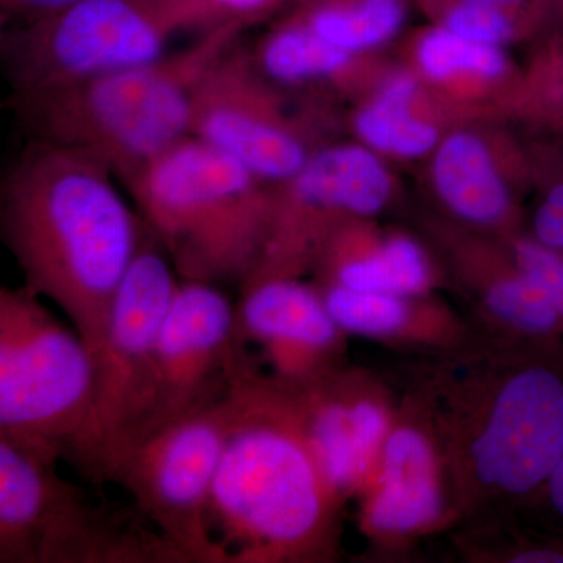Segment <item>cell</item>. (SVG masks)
Instances as JSON below:
<instances>
[{
  "instance_id": "obj_18",
  "label": "cell",
  "mask_w": 563,
  "mask_h": 563,
  "mask_svg": "<svg viewBox=\"0 0 563 563\" xmlns=\"http://www.w3.org/2000/svg\"><path fill=\"white\" fill-rule=\"evenodd\" d=\"M317 288L347 335L409 352L413 357L453 350L479 332L466 314L432 295H391L336 285Z\"/></svg>"
},
{
  "instance_id": "obj_25",
  "label": "cell",
  "mask_w": 563,
  "mask_h": 563,
  "mask_svg": "<svg viewBox=\"0 0 563 563\" xmlns=\"http://www.w3.org/2000/svg\"><path fill=\"white\" fill-rule=\"evenodd\" d=\"M417 62L422 74L435 81L455 76L498 79L509 66L501 47L463 38L443 25L426 32L418 41Z\"/></svg>"
},
{
  "instance_id": "obj_5",
  "label": "cell",
  "mask_w": 563,
  "mask_h": 563,
  "mask_svg": "<svg viewBox=\"0 0 563 563\" xmlns=\"http://www.w3.org/2000/svg\"><path fill=\"white\" fill-rule=\"evenodd\" d=\"M125 187L180 280L242 287L257 268L273 184L231 155L188 135Z\"/></svg>"
},
{
  "instance_id": "obj_32",
  "label": "cell",
  "mask_w": 563,
  "mask_h": 563,
  "mask_svg": "<svg viewBox=\"0 0 563 563\" xmlns=\"http://www.w3.org/2000/svg\"><path fill=\"white\" fill-rule=\"evenodd\" d=\"M473 2L488 3V5L503 7V9L525 10L532 0H473Z\"/></svg>"
},
{
  "instance_id": "obj_11",
  "label": "cell",
  "mask_w": 563,
  "mask_h": 563,
  "mask_svg": "<svg viewBox=\"0 0 563 563\" xmlns=\"http://www.w3.org/2000/svg\"><path fill=\"white\" fill-rule=\"evenodd\" d=\"M357 501L368 558L379 561L406 558L422 540L459 523L442 451L402 391L376 473Z\"/></svg>"
},
{
  "instance_id": "obj_29",
  "label": "cell",
  "mask_w": 563,
  "mask_h": 563,
  "mask_svg": "<svg viewBox=\"0 0 563 563\" xmlns=\"http://www.w3.org/2000/svg\"><path fill=\"white\" fill-rule=\"evenodd\" d=\"M532 236L540 243L563 252V181L553 185L537 207Z\"/></svg>"
},
{
  "instance_id": "obj_12",
  "label": "cell",
  "mask_w": 563,
  "mask_h": 563,
  "mask_svg": "<svg viewBox=\"0 0 563 563\" xmlns=\"http://www.w3.org/2000/svg\"><path fill=\"white\" fill-rule=\"evenodd\" d=\"M235 322L218 285L179 282L158 336L150 406L131 442L231 395L244 366Z\"/></svg>"
},
{
  "instance_id": "obj_20",
  "label": "cell",
  "mask_w": 563,
  "mask_h": 563,
  "mask_svg": "<svg viewBox=\"0 0 563 563\" xmlns=\"http://www.w3.org/2000/svg\"><path fill=\"white\" fill-rule=\"evenodd\" d=\"M433 152V188L455 220L481 231L510 225L512 196L479 136L454 132Z\"/></svg>"
},
{
  "instance_id": "obj_15",
  "label": "cell",
  "mask_w": 563,
  "mask_h": 563,
  "mask_svg": "<svg viewBox=\"0 0 563 563\" xmlns=\"http://www.w3.org/2000/svg\"><path fill=\"white\" fill-rule=\"evenodd\" d=\"M391 190L390 174L365 144L322 147L301 172L273 184L269 247L285 261L310 263L344 222L380 213Z\"/></svg>"
},
{
  "instance_id": "obj_17",
  "label": "cell",
  "mask_w": 563,
  "mask_h": 563,
  "mask_svg": "<svg viewBox=\"0 0 563 563\" xmlns=\"http://www.w3.org/2000/svg\"><path fill=\"white\" fill-rule=\"evenodd\" d=\"M468 314L479 331L518 342L563 344V320L550 299L503 250L483 243L454 246Z\"/></svg>"
},
{
  "instance_id": "obj_14",
  "label": "cell",
  "mask_w": 563,
  "mask_h": 563,
  "mask_svg": "<svg viewBox=\"0 0 563 563\" xmlns=\"http://www.w3.org/2000/svg\"><path fill=\"white\" fill-rule=\"evenodd\" d=\"M282 385L322 477L346 506L372 483L398 413L399 391L379 374L350 363L312 383Z\"/></svg>"
},
{
  "instance_id": "obj_2",
  "label": "cell",
  "mask_w": 563,
  "mask_h": 563,
  "mask_svg": "<svg viewBox=\"0 0 563 563\" xmlns=\"http://www.w3.org/2000/svg\"><path fill=\"white\" fill-rule=\"evenodd\" d=\"M113 173L81 152L32 140L0 188V229L24 285L101 350L111 307L147 229Z\"/></svg>"
},
{
  "instance_id": "obj_4",
  "label": "cell",
  "mask_w": 563,
  "mask_h": 563,
  "mask_svg": "<svg viewBox=\"0 0 563 563\" xmlns=\"http://www.w3.org/2000/svg\"><path fill=\"white\" fill-rule=\"evenodd\" d=\"M243 27L201 33L157 60L60 87L13 92L10 103L32 140L81 152L128 185L154 158L190 135L192 96L211 63Z\"/></svg>"
},
{
  "instance_id": "obj_13",
  "label": "cell",
  "mask_w": 563,
  "mask_h": 563,
  "mask_svg": "<svg viewBox=\"0 0 563 563\" xmlns=\"http://www.w3.org/2000/svg\"><path fill=\"white\" fill-rule=\"evenodd\" d=\"M273 84L254 55L235 44L196 87L190 135L279 184L301 172L313 152L282 111Z\"/></svg>"
},
{
  "instance_id": "obj_30",
  "label": "cell",
  "mask_w": 563,
  "mask_h": 563,
  "mask_svg": "<svg viewBox=\"0 0 563 563\" xmlns=\"http://www.w3.org/2000/svg\"><path fill=\"white\" fill-rule=\"evenodd\" d=\"M77 2L80 0H0V5H2L3 20L24 24V22L49 16Z\"/></svg>"
},
{
  "instance_id": "obj_1",
  "label": "cell",
  "mask_w": 563,
  "mask_h": 563,
  "mask_svg": "<svg viewBox=\"0 0 563 563\" xmlns=\"http://www.w3.org/2000/svg\"><path fill=\"white\" fill-rule=\"evenodd\" d=\"M401 391L442 451L457 526L542 507L563 454V344L479 331L453 350L415 355Z\"/></svg>"
},
{
  "instance_id": "obj_23",
  "label": "cell",
  "mask_w": 563,
  "mask_h": 563,
  "mask_svg": "<svg viewBox=\"0 0 563 563\" xmlns=\"http://www.w3.org/2000/svg\"><path fill=\"white\" fill-rule=\"evenodd\" d=\"M417 91V80L409 74L388 80L352 121L362 143L374 152L401 158H418L435 151L439 132L410 110Z\"/></svg>"
},
{
  "instance_id": "obj_21",
  "label": "cell",
  "mask_w": 563,
  "mask_h": 563,
  "mask_svg": "<svg viewBox=\"0 0 563 563\" xmlns=\"http://www.w3.org/2000/svg\"><path fill=\"white\" fill-rule=\"evenodd\" d=\"M528 509L495 510L455 526L451 542L468 563H563V532L537 528Z\"/></svg>"
},
{
  "instance_id": "obj_31",
  "label": "cell",
  "mask_w": 563,
  "mask_h": 563,
  "mask_svg": "<svg viewBox=\"0 0 563 563\" xmlns=\"http://www.w3.org/2000/svg\"><path fill=\"white\" fill-rule=\"evenodd\" d=\"M542 507H548L563 528V454L544 488Z\"/></svg>"
},
{
  "instance_id": "obj_33",
  "label": "cell",
  "mask_w": 563,
  "mask_h": 563,
  "mask_svg": "<svg viewBox=\"0 0 563 563\" xmlns=\"http://www.w3.org/2000/svg\"><path fill=\"white\" fill-rule=\"evenodd\" d=\"M532 3L537 9H551L563 16V0H532Z\"/></svg>"
},
{
  "instance_id": "obj_27",
  "label": "cell",
  "mask_w": 563,
  "mask_h": 563,
  "mask_svg": "<svg viewBox=\"0 0 563 563\" xmlns=\"http://www.w3.org/2000/svg\"><path fill=\"white\" fill-rule=\"evenodd\" d=\"M285 0H169L181 32L247 29L279 9Z\"/></svg>"
},
{
  "instance_id": "obj_22",
  "label": "cell",
  "mask_w": 563,
  "mask_h": 563,
  "mask_svg": "<svg viewBox=\"0 0 563 563\" xmlns=\"http://www.w3.org/2000/svg\"><path fill=\"white\" fill-rule=\"evenodd\" d=\"M291 20L340 49L361 55L398 35L406 0H296Z\"/></svg>"
},
{
  "instance_id": "obj_8",
  "label": "cell",
  "mask_w": 563,
  "mask_h": 563,
  "mask_svg": "<svg viewBox=\"0 0 563 563\" xmlns=\"http://www.w3.org/2000/svg\"><path fill=\"white\" fill-rule=\"evenodd\" d=\"M147 229V228H146ZM176 269L150 229L111 307L90 418L68 463L101 484L107 463L125 446L146 415L163 321L179 287Z\"/></svg>"
},
{
  "instance_id": "obj_26",
  "label": "cell",
  "mask_w": 563,
  "mask_h": 563,
  "mask_svg": "<svg viewBox=\"0 0 563 563\" xmlns=\"http://www.w3.org/2000/svg\"><path fill=\"white\" fill-rule=\"evenodd\" d=\"M440 22L463 38L501 47L517 31L518 11L473 2V0H435Z\"/></svg>"
},
{
  "instance_id": "obj_16",
  "label": "cell",
  "mask_w": 563,
  "mask_h": 563,
  "mask_svg": "<svg viewBox=\"0 0 563 563\" xmlns=\"http://www.w3.org/2000/svg\"><path fill=\"white\" fill-rule=\"evenodd\" d=\"M240 350L255 344L266 376L287 385L312 383L347 363V333L325 306L317 285L269 277L240 287Z\"/></svg>"
},
{
  "instance_id": "obj_7",
  "label": "cell",
  "mask_w": 563,
  "mask_h": 563,
  "mask_svg": "<svg viewBox=\"0 0 563 563\" xmlns=\"http://www.w3.org/2000/svg\"><path fill=\"white\" fill-rule=\"evenodd\" d=\"M96 358L43 298L0 288V437L68 462L90 418Z\"/></svg>"
},
{
  "instance_id": "obj_6",
  "label": "cell",
  "mask_w": 563,
  "mask_h": 563,
  "mask_svg": "<svg viewBox=\"0 0 563 563\" xmlns=\"http://www.w3.org/2000/svg\"><path fill=\"white\" fill-rule=\"evenodd\" d=\"M58 462L0 437V563H181L157 529L95 504Z\"/></svg>"
},
{
  "instance_id": "obj_24",
  "label": "cell",
  "mask_w": 563,
  "mask_h": 563,
  "mask_svg": "<svg viewBox=\"0 0 563 563\" xmlns=\"http://www.w3.org/2000/svg\"><path fill=\"white\" fill-rule=\"evenodd\" d=\"M357 57L291 18L269 32L254 54L263 73L277 85L340 84L351 76Z\"/></svg>"
},
{
  "instance_id": "obj_9",
  "label": "cell",
  "mask_w": 563,
  "mask_h": 563,
  "mask_svg": "<svg viewBox=\"0 0 563 563\" xmlns=\"http://www.w3.org/2000/svg\"><path fill=\"white\" fill-rule=\"evenodd\" d=\"M231 421L229 395L125 444L103 470L101 484L124 488L181 563H228L209 509Z\"/></svg>"
},
{
  "instance_id": "obj_28",
  "label": "cell",
  "mask_w": 563,
  "mask_h": 563,
  "mask_svg": "<svg viewBox=\"0 0 563 563\" xmlns=\"http://www.w3.org/2000/svg\"><path fill=\"white\" fill-rule=\"evenodd\" d=\"M504 246L518 272L550 299L563 320V252L533 236L512 235Z\"/></svg>"
},
{
  "instance_id": "obj_10",
  "label": "cell",
  "mask_w": 563,
  "mask_h": 563,
  "mask_svg": "<svg viewBox=\"0 0 563 563\" xmlns=\"http://www.w3.org/2000/svg\"><path fill=\"white\" fill-rule=\"evenodd\" d=\"M169 0H80L2 36L13 92L60 87L157 60L180 33Z\"/></svg>"
},
{
  "instance_id": "obj_19",
  "label": "cell",
  "mask_w": 563,
  "mask_h": 563,
  "mask_svg": "<svg viewBox=\"0 0 563 563\" xmlns=\"http://www.w3.org/2000/svg\"><path fill=\"white\" fill-rule=\"evenodd\" d=\"M314 285L391 295H432L439 284L429 252L407 233L377 235L366 220L344 222L322 244Z\"/></svg>"
},
{
  "instance_id": "obj_3",
  "label": "cell",
  "mask_w": 563,
  "mask_h": 563,
  "mask_svg": "<svg viewBox=\"0 0 563 563\" xmlns=\"http://www.w3.org/2000/svg\"><path fill=\"white\" fill-rule=\"evenodd\" d=\"M209 520L228 563H333L342 558L339 501L318 468L284 385L244 365Z\"/></svg>"
}]
</instances>
